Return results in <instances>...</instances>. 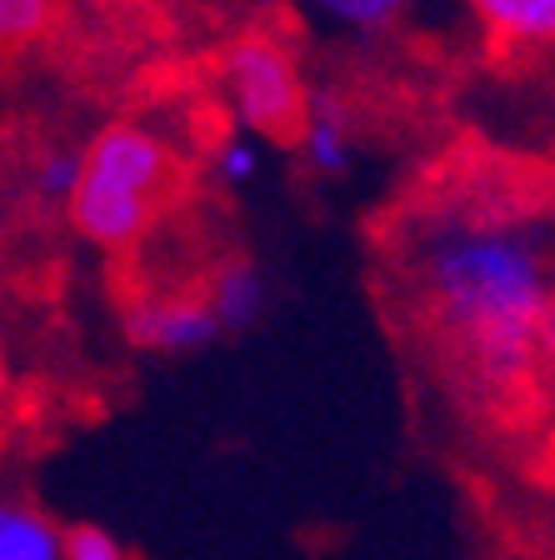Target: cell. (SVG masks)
Segmentation results:
<instances>
[{"label": "cell", "mask_w": 555, "mask_h": 560, "mask_svg": "<svg viewBox=\"0 0 555 560\" xmlns=\"http://www.w3.org/2000/svg\"><path fill=\"white\" fill-rule=\"evenodd\" d=\"M60 560H126V546L105 525L81 521L60 530Z\"/></svg>", "instance_id": "4fadbf2b"}, {"label": "cell", "mask_w": 555, "mask_h": 560, "mask_svg": "<svg viewBox=\"0 0 555 560\" xmlns=\"http://www.w3.org/2000/svg\"><path fill=\"white\" fill-rule=\"evenodd\" d=\"M165 180H171V145L136 120H116L81 151V186L66 215L95 250H130L151 231Z\"/></svg>", "instance_id": "7a4b0ae2"}, {"label": "cell", "mask_w": 555, "mask_h": 560, "mask_svg": "<svg viewBox=\"0 0 555 560\" xmlns=\"http://www.w3.org/2000/svg\"><path fill=\"white\" fill-rule=\"evenodd\" d=\"M126 336L155 355H196L216 346L220 326L206 295H146L126 311Z\"/></svg>", "instance_id": "277c9868"}, {"label": "cell", "mask_w": 555, "mask_h": 560, "mask_svg": "<svg viewBox=\"0 0 555 560\" xmlns=\"http://www.w3.org/2000/svg\"><path fill=\"white\" fill-rule=\"evenodd\" d=\"M210 171H216V180L226 190H245L261 180V171H266V145L255 136H245V130H235V136H226L210 151Z\"/></svg>", "instance_id": "9c48e42d"}, {"label": "cell", "mask_w": 555, "mask_h": 560, "mask_svg": "<svg viewBox=\"0 0 555 560\" xmlns=\"http://www.w3.org/2000/svg\"><path fill=\"white\" fill-rule=\"evenodd\" d=\"M411 285L426 326L486 390H516L541 371L535 330L555 285L531 225L496 210H446L411 245Z\"/></svg>", "instance_id": "6da1fadb"}, {"label": "cell", "mask_w": 555, "mask_h": 560, "mask_svg": "<svg viewBox=\"0 0 555 560\" xmlns=\"http://www.w3.org/2000/svg\"><path fill=\"white\" fill-rule=\"evenodd\" d=\"M465 5L500 46L516 50L555 46V0H465Z\"/></svg>", "instance_id": "52a82bcc"}, {"label": "cell", "mask_w": 555, "mask_h": 560, "mask_svg": "<svg viewBox=\"0 0 555 560\" xmlns=\"http://www.w3.org/2000/svg\"><path fill=\"white\" fill-rule=\"evenodd\" d=\"M0 560H60V525L41 505L0 495Z\"/></svg>", "instance_id": "ba28073f"}, {"label": "cell", "mask_w": 555, "mask_h": 560, "mask_svg": "<svg viewBox=\"0 0 555 560\" xmlns=\"http://www.w3.org/2000/svg\"><path fill=\"white\" fill-rule=\"evenodd\" d=\"M56 0H0V46H25L46 31Z\"/></svg>", "instance_id": "7c38bea8"}, {"label": "cell", "mask_w": 555, "mask_h": 560, "mask_svg": "<svg viewBox=\"0 0 555 560\" xmlns=\"http://www.w3.org/2000/svg\"><path fill=\"white\" fill-rule=\"evenodd\" d=\"M296 151L325 180L350 171V161H356V126H350V110L336 91H311V110H305Z\"/></svg>", "instance_id": "5b68a950"}, {"label": "cell", "mask_w": 555, "mask_h": 560, "mask_svg": "<svg viewBox=\"0 0 555 560\" xmlns=\"http://www.w3.org/2000/svg\"><path fill=\"white\" fill-rule=\"evenodd\" d=\"M315 11H325L331 21L350 25V31H385L391 21H401L411 11V0H311Z\"/></svg>", "instance_id": "8fae6325"}, {"label": "cell", "mask_w": 555, "mask_h": 560, "mask_svg": "<svg viewBox=\"0 0 555 560\" xmlns=\"http://www.w3.org/2000/svg\"><path fill=\"white\" fill-rule=\"evenodd\" d=\"M220 81H226V101L231 116L245 136L261 145H296L311 110V85L301 75L296 50L270 31H245L231 40L226 60H220Z\"/></svg>", "instance_id": "3957f363"}, {"label": "cell", "mask_w": 555, "mask_h": 560, "mask_svg": "<svg viewBox=\"0 0 555 560\" xmlns=\"http://www.w3.org/2000/svg\"><path fill=\"white\" fill-rule=\"evenodd\" d=\"M76 186H81V151L56 145V151H46L41 161H35V196L41 200H50V206H70Z\"/></svg>", "instance_id": "30bf717a"}, {"label": "cell", "mask_w": 555, "mask_h": 560, "mask_svg": "<svg viewBox=\"0 0 555 560\" xmlns=\"http://www.w3.org/2000/svg\"><path fill=\"white\" fill-rule=\"evenodd\" d=\"M541 470H545V480H551V490H555V431L545 435V451H541Z\"/></svg>", "instance_id": "9a60e30c"}, {"label": "cell", "mask_w": 555, "mask_h": 560, "mask_svg": "<svg viewBox=\"0 0 555 560\" xmlns=\"http://www.w3.org/2000/svg\"><path fill=\"white\" fill-rule=\"evenodd\" d=\"M535 350H541V371H555V301L541 315V330H535Z\"/></svg>", "instance_id": "5bb4252c"}, {"label": "cell", "mask_w": 555, "mask_h": 560, "mask_svg": "<svg viewBox=\"0 0 555 560\" xmlns=\"http://www.w3.org/2000/svg\"><path fill=\"white\" fill-rule=\"evenodd\" d=\"M206 305H210V315H216L220 336H235V330L261 326V315L270 311L266 270L255 266V260H245V256L216 266L210 280H206Z\"/></svg>", "instance_id": "8992f818"}]
</instances>
